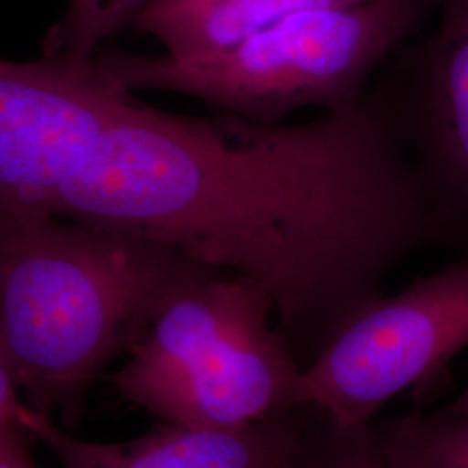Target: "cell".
<instances>
[{
	"mask_svg": "<svg viewBox=\"0 0 468 468\" xmlns=\"http://www.w3.org/2000/svg\"><path fill=\"white\" fill-rule=\"evenodd\" d=\"M133 92L98 59L0 58V216L49 212Z\"/></svg>",
	"mask_w": 468,
	"mask_h": 468,
	"instance_id": "8992f818",
	"label": "cell"
},
{
	"mask_svg": "<svg viewBox=\"0 0 468 468\" xmlns=\"http://www.w3.org/2000/svg\"><path fill=\"white\" fill-rule=\"evenodd\" d=\"M311 410L229 431L165 423L131 441L101 442L63 431L46 411L23 402L17 423L42 442L61 468H293Z\"/></svg>",
	"mask_w": 468,
	"mask_h": 468,
	"instance_id": "ba28073f",
	"label": "cell"
},
{
	"mask_svg": "<svg viewBox=\"0 0 468 468\" xmlns=\"http://www.w3.org/2000/svg\"><path fill=\"white\" fill-rule=\"evenodd\" d=\"M442 410L452 411V413L468 415V388L463 392V394H460L454 401L450 402V404H446V406H442Z\"/></svg>",
	"mask_w": 468,
	"mask_h": 468,
	"instance_id": "9a60e30c",
	"label": "cell"
},
{
	"mask_svg": "<svg viewBox=\"0 0 468 468\" xmlns=\"http://www.w3.org/2000/svg\"><path fill=\"white\" fill-rule=\"evenodd\" d=\"M302 369L268 293L207 269L160 309L113 384L165 423L229 431L295 410Z\"/></svg>",
	"mask_w": 468,
	"mask_h": 468,
	"instance_id": "277c9868",
	"label": "cell"
},
{
	"mask_svg": "<svg viewBox=\"0 0 468 468\" xmlns=\"http://www.w3.org/2000/svg\"><path fill=\"white\" fill-rule=\"evenodd\" d=\"M434 17L377 77L442 247L468 257V0H439Z\"/></svg>",
	"mask_w": 468,
	"mask_h": 468,
	"instance_id": "52a82bcc",
	"label": "cell"
},
{
	"mask_svg": "<svg viewBox=\"0 0 468 468\" xmlns=\"http://www.w3.org/2000/svg\"><path fill=\"white\" fill-rule=\"evenodd\" d=\"M375 423L404 467L468 468V415L439 408Z\"/></svg>",
	"mask_w": 468,
	"mask_h": 468,
	"instance_id": "30bf717a",
	"label": "cell"
},
{
	"mask_svg": "<svg viewBox=\"0 0 468 468\" xmlns=\"http://www.w3.org/2000/svg\"><path fill=\"white\" fill-rule=\"evenodd\" d=\"M208 268L146 238L49 212L0 216V342L37 402L79 399Z\"/></svg>",
	"mask_w": 468,
	"mask_h": 468,
	"instance_id": "7a4b0ae2",
	"label": "cell"
},
{
	"mask_svg": "<svg viewBox=\"0 0 468 468\" xmlns=\"http://www.w3.org/2000/svg\"><path fill=\"white\" fill-rule=\"evenodd\" d=\"M154 0H68L63 17L46 38L48 56L92 61L101 46L122 30Z\"/></svg>",
	"mask_w": 468,
	"mask_h": 468,
	"instance_id": "8fae6325",
	"label": "cell"
},
{
	"mask_svg": "<svg viewBox=\"0 0 468 468\" xmlns=\"http://www.w3.org/2000/svg\"><path fill=\"white\" fill-rule=\"evenodd\" d=\"M293 468H408L385 444L377 423L338 429L311 408L307 431Z\"/></svg>",
	"mask_w": 468,
	"mask_h": 468,
	"instance_id": "7c38bea8",
	"label": "cell"
},
{
	"mask_svg": "<svg viewBox=\"0 0 468 468\" xmlns=\"http://www.w3.org/2000/svg\"><path fill=\"white\" fill-rule=\"evenodd\" d=\"M21 384L13 363L0 342V431L17 423V411L23 404Z\"/></svg>",
	"mask_w": 468,
	"mask_h": 468,
	"instance_id": "4fadbf2b",
	"label": "cell"
},
{
	"mask_svg": "<svg viewBox=\"0 0 468 468\" xmlns=\"http://www.w3.org/2000/svg\"><path fill=\"white\" fill-rule=\"evenodd\" d=\"M468 346V257L380 297L302 369L295 408L338 429L373 423L408 388L437 378Z\"/></svg>",
	"mask_w": 468,
	"mask_h": 468,
	"instance_id": "5b68a950",
	"label": "cell"
},
{
	"mask_svg": "<svg viewBox=\"0 0 468 468\" xmlns=\"http://www.w3.org/2000/svg\"><path fill=\"white\" fill-rule=\"evenodd\" d=\"M439 0H367L286 17L216 56L102 50L100 67L127 90L201 101L220 113L283 123L305 108L338 110L359 100L394 52L421 32Z\"/></svg>",
	"mask_w": 468,
	"mask_h": 468,
	"instance_id": "3957f363",
	"label": "cell"
},
{
	"mask_svg": "<svg viewBox=\"0 0 468 468\" xmlns=\"http://www.w3.org/2000/svg\"><path fill=\"white\" fill-rule=\"evenodd\" d=\"M27 437L19 423L0 431V468H38L28 452Z\"/></svg>",
	"mask_w": 468,
	"mask_h": 468,
	"instance_id": "5bb4252c",
	"label": "cell"
},
{
	"mask_svg": "<svg viewBox=\"0 0 468 468\" xmlns=\"http://www.w3.org/2000/svg\"><path fill=\"white\" fill-rule=\"evenodd\" d=\"M56 216L259 284L302 368L408 257L442 247L378 77L344 108L274 125L177 115L131 94Z\"/></svg>",
	"mask_w": 468,
	"mask_h": 468,
	"instance_id": "6da1fadb",
	"label": "cell"
},
{
	"mask_svg": "<svg viewBox=\"0 0 468 468\" xmlns=\"http://www.w3.org/2000/svg\"><path fill=\"white\" fill-rule=\"evenodd\" d=\"M367 0H154L129 28L156 38L165 56L193 61L233 49L286 17Z\"/></svg>",
	"mask_w": 468,
	"mask_h": 468,
	"instance_id": "9c48e42d",
	"label": "cell"
}]
</instances>
